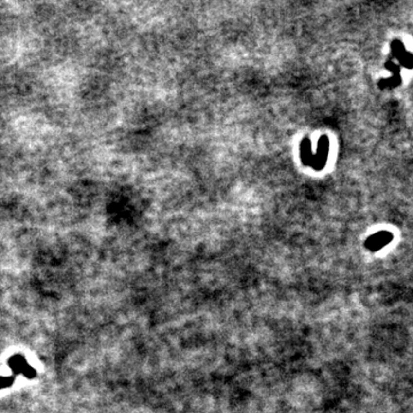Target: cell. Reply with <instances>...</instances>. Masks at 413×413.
<instances>
[{
  "mask_svg": "<svg viewBox=\"0 0 413 413\" xmlns=\"http://www.w3.org/2000/svg\"><path fill=\"white\" fill-rule=\"evenodd\" d=\"M8 364L12 372L14 374H23L25 377H29V379H33L36 376V371L28 364L25 358L21 356V355H14V356L9 358Z\"/></svg>",
  "mask_w": 413,
  "mask_h": 413,
  "instance_id": "obj_1",
  "label": "cell"
},
{
  "mask_svg": "<svg viewBox=\"0 0 413 413\" xmlns=\"http://www.w3.org/2000/svg\"><path fill=\"white\" fill-rule=\"evenodd\" d=\"M14 382V377H0V389L11 387Z\"/></svg>",
  "mask_w": 413,
  "mask_h": 413,
  "instance_id": "obj_2",
  "label": "cell"
}]
</instances>
